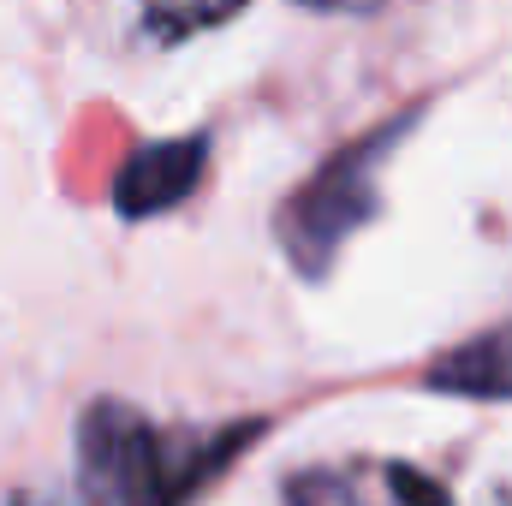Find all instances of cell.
Instances as JSON below:
<instances>
[{
    "label": "cell",
    "mask_w": 512,
    "mask_h": 506,
    "mask_svg": "<svg viewBox=\"0 0 512 506\" xmlns=\"http://www.w3.org/2000/svg\"><path fill=\"white\" fill-rule=\"evenodd\" d=\"M262 435V423L173 429L131 399H96L78 417V489L90 506H191Z\"/></svg>",
    "instance_id": "6da1fadb"
},
{
    "label": "cell",
    "mask_w": 512,
    "mask_h": 506,
    "mask_svg": "<svg viewBox=\"0 0 512 506\" xmlns=\"http://www.w3.org/2000/svg\"><path fill=\"white\" fill-rule=\"evenodd\" d=\"M417 126V108L411 114H393L376 131L352 137L346 149H334L274 215V239L292 262V274L304 280H322L334 268V256L346 251L352 233H364L376 215H382V161L411 137Z\"/></svg>",
    "instance_id": "7a4b0ae2"
},
{
    "label": "cell",
    "mask_w": 512,
    "mask_h": 506,
    "mask_svg": "<svg viewBox=\"0 0 512 506\" xmlns=\"http://www.w3.org/2000/svg\"><path fill=\"white\" fill-rule=\"evenodd\" d=\"M286 506H453V495L399 459H334L286 477Z\"/></svg>",
    "instance_id": "3957f363"
},
{
    "label": "cell",
    "mask_w": 512,
    "mask_h": 506,
    "mask_svg": "<svg viewBox=\"0 0 512 506\" xmlns=\"http://www.w3.org/2000/svg\"><path fill=\"white\" fill-rule=\"evenodd\" d=\"M209 173V131H191V137H161V143H143L131 149V161L114 173V209L126 221H149V215H167L179 209Z\"/></svg>",
    "instance_id": "277c9868"
},
{
    "label": "cell",
    "mask_w": 512,
    "mask_h": 506,
    "mask_svg": "<svg viewBox=\"0 0 512 506\" xmlns=\"http://www.w3.org/2000/svg\"><path fill=\"white\" fill-rule=\"evenodd\" d=\"M423 387L459 393V399H512V322L453 346V352H441L423 370Z\"/></svg>",
    "instance_id": "5b68a950"
},
{
    "label": "cell",
    "mask_w": 512,
    "mask_h": 506,
    "mask_svg": "<svg viewBox=\"0 0 512 506\" xmlns=\"http://www.w3.org/2000/svg\"><path fill=\"white\" fill-rule=\"evenodd\" d=\"M292 6H310V12H346V6H358V0H292Z\"/></svg>",
    "instance_id": "8992f818"
}]
</instances>
